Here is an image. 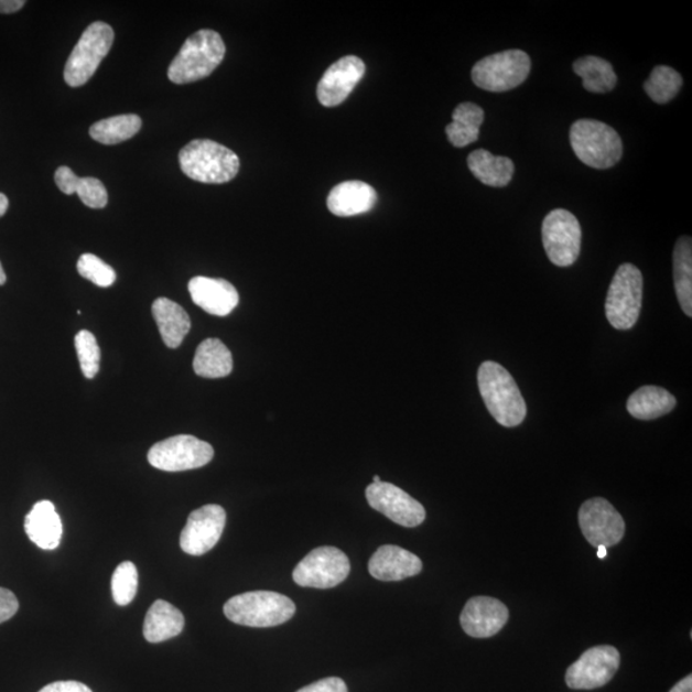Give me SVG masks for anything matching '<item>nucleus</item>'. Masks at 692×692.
Returning a JSON list of instances; mask_svg holds the SVG:
<instances>
[{"label": "nucleus", "mask_w": 692, "mask_h": 692, "mask_svg": "<svg viewBox=\"0 0 692 692\" xmlns=\"http://www.w3.org/2000/svg\"><path fill=\"white\" fill-rule=\"evenodd\" d=\"M478 389L495 421L505 428L521 424L527 407L513 376L497 361H484L477 374Z\"/></svg>", "instance_id": "nucleus-1"}, {"label": "nucleus", "mask_w": 692, "mask_h": 692, "mask_svg": "<svg viewBox=\"0 0 692 692\" xmlns=\"http://www.w3.org/2000/svg\"><path fill=\"white\" fill-rule=\"evenodd\" d=\"M226 46L221 35L204 29L186 39V42L169 67L170 82L191 84L208 77L221 65Z\"/></svg>", "instance_id": "nucleus-2"}, {"label": "nucleus", "mask_w": 692, "mask_h": 692, "mask_svg": "<svg viewBox=\"0 0 692 692\" xmlns=\"http://www.w3.org/2000/svg\"><path fill=\"white\" fill-rule=\"evenodd\" d=\"M180 167L188 179L203 184H225L240 170L238 154L214 140H193L181 149Z\"/></svg>", "instance_id": "nucleus-3"}, {"label": "nucleus", "mask_w": 692, "mask_h": 692, "mask_svg": "<svg viewBox=\"0 0 692 692\" xmlns=\"http://www.w3.org/2000/svg\"><path fill=\"white\" fill-rule=\"evenodd\" d=\"M296 607L290 597L273 592L236 595L225 604L227 619L240 626L266 628L284 625L294 617Z\"/></svg>", "instance_id": "nucleus-4"}, {"label": "nucleus", "mask_w": 692, "mask_h": 692, "mask_svg": "<svg viewBox=\"0 0 692 692\" xmlns=\"http://www.w3.org/2000/svg\"><path fill=\"white\" fill-rule=\"evenodd\" d=\"M570 140L577 159L588 167L607 170L623 159V139L607 123L579 120L572 125Z\"/></svg>", "instance_id": "nucleus-5"}, {"label": "nucleus", "mask_w": 692, "mask_h": 692, "mask_svg": "<svg viewBox=\"0 0 692 692\" xmlns=\"http://www.w3.org/2000/svg\"><path fill=\"white\" fill-rule=\"evenodd\" d=\"M115 42V31L106 22H94L84 31L66 62L65 82L71 88H80L97 73Z\"/></svg>", "instance_id": "nucleus-6"}, {"label": "nucleus", "mask_w": 692, "mask_h": 692, "mask_svg": "<svg viewBox=\"0 0 692 692\" xmlns=\"http://www.w3.org/2000/svg\"><path fill=\"white\" fill-rule=\"evenodd\" d=\"M644 279L636 266H619L610 282L605 314L616 329H630L639 320L642 306Z\"/></svg>", "instance_id": "nucleus-7"}, {"label": "nucleus", "mask_w": 692, "mask_h": 692, "mask_svg": "<svg viewBox=\"0 0 692 692\" xmlns=\"http://www.w3.org/2000/svg\"><path fill=\"white\" fill-rule=\"evenodd\" d=\"M531 60L519 50L495 53L472 68V80L487 91L502 93L517 88L529 77Z\"/></svg>", "instance_id": "nucleus-8"}, {"label": "nucleus", "mask_w": 692, "mask_h": 692, "mask_svg": "<svg viewBox=\"0 0 692 692\" xmlns=\"http://www.w3.org/2000/svg\"><path fill=\"white\" fill-rule=\"evenodd\" d=\"M210 444L192 435L172 436L156 443L148 453V461L156 469L183 472L207 466L214 459Z\"/></svg>", "instance_id": "nucleus-9"}, {"label": "nucleus", "mask_w": 692, "mask_h": 692, "mask_svg": "<svg viewBox=\"0 0 692 692\" xmlns=\"http://www.w3.org/2000/svg\"><path fill=\"white\" fill-rule=\"evenodd\" d=\"M541 234L550 262L558 267H570L577 261L582 230L579 219L570 210L550 212L542 221Z\"/></svg>", "instance_id": "nucleus-10"}, {"label": "nucleus", "mask_w": 692, "mask_h": 692, "mask_svg": "<svg viewBox=\"0 0 692 692\" xmlns=\"http://www.w3.org/2000/svg\"><path fill=\"white\" fill-rule=\"evenodd\" d=\"M349 573V558L340 549L321 547L296 565L293 580L302 587L332 588L348 579Z\"/></svg>", "instance_id": "nucleus-11"}, {"label": "nucleus", "mask_w": 692, "mask_h": 692, "mask_svg": "<svg viewBox=\"0 0 692 692\" xmlns=\"http://www.w3.org/2000/svg\"><path fill=\"white\" fill-rule=\"evenodd\" d=\"M582 533L593 547H615L625 537L624 517L608 500L590 499L582 505L579 513Z\"/></svg>", "instance_id": "nucleus-12"}, {"label": "nucleus", "mask_w": 692, "mask_h": 692, "mask_svg": "<svg viewBox=\"0 0 692 692\" xmlns=\"http://www.w3.org/2000/svg\"><path fill=\"white\" fill-rule=\"evenodd\" d=\"M619 663V651L609 645L588 649L577 662L569 668L565 682L573 690H594L605 686L615 678Z\"/></svg>", "instance_id": "nucleus-13"}, {"label": "nucleus", "mask_w": 692, "mask_h": 692, "mask_svg": "<svg viewBox=\"0 0 692 692\" xmlns=\"http://www.w3.org/2000/svg\"><path fill=\"white\" fill-rule=\"evenodd\" d=\"M366 498L369 507L408 529L422 525L426 518V510L420 501L390 483L367 486Z\"/></svg>", "instance_id": "nucleus-14"}, {"label": "nucleus", "mask_w": 692, "mask_h": 692, "mask_svg": "<svg viewBox=\"0 0 692 692\" xmlns=\"http://www.w3.org/2000/svg\"><path fill=\"white\" fill-rule=\"evenodd\" d=\"M225 526L226 512L221 506L208 505L196 509L188 516L181 532L180 547L188 555H204L217 545Z\"/></svg>", "instance_id": "nucleus-15"}, {"label": "nucleus", "mask_w": 692, "mask_h": 692, "mask_svg": "<svg viewBox=\"0 0 692 692\" xmlns=\"http://www.w3.org/2000/svg\"><path fill=\"white\" fill-rule=\"evenodd\" d=\"M365 74V62L356 56H346L335 62L318 83L320 104L328 108L340 106Z\"/></svg>", "instance_id": "nucleus-16"}, {"label": "nucleus", "mask_w": 692, "mask_h": 692, "mask_svg": "<svg viewBox=\"0 0 692 692\" xmlns=\"http://www.w3.org/2000/svg\"><path fill=\"white\" fill-rule=\"evenodd\" d=\"M509 619L505 604L490 596L472 597L462 610L461 625L468 636L487 639L502 630Z\"/></svg>", "instance_id": "nucleus-17"}, {"label": "nucleus", "mask_w": 692, "mask_h": 692, "mask_svg": "<svg viewBox=\"0 0 692 692\" xmlns=\"http://www.w3.org/2000/svg\"><path fill=\"white\" fill-rule=\"evenodd\" d=\"M187 288L193 302L214 316H229L239 304L238 290L224 279L196 277Z\"/></svg>", "instance_id": "nucleus-18"}, {"label": "nucleus", "mask_w": 692, "mask_h": 692, "mask_svg": "<svg viewBox=\"0 0 692 692\" xmlns=\"http://www.w3.org/2000/svg\"><path fill=\"white\" fill-rule=\"evenodd\" d=\"M422 561L415 554L397 545H382L371 556L368 571L379 581H403L420 575Z\"/></svg>", "instance_id": "nucleus-19"}, {"label": "nucleus", "mask_w": 692, "mask_h": 692, "mask_svg": "<svg viewBox=\"0 0 692 692\" xmlns=\"http://www.w3.org/2000/svg\"><path fill=\"white\" fill-rule=\"evenodd\" d=\"M377 193L364 181H346L335 186L327 198V207L337 217H353L371 210Z\"/></svg>", "instance_id": "nucleus-20"}, {"label": "nucleus", "mask_w": 692, "mask_h": 692, "mask_svg": "<svg viewBox=\"0 0 692 692\" xmlns=\"http://www.w3.org/2000/svg\"><path fill=\"white\" fill-rule=\"evenodd\" d=\"M25 531L29 539L43 550H54L60 547L63 526L52 501L36 502L25 518Z\"/></svg>", "instance_id": "nucleus-21"}, {"label": "nucleus", "mask_w": 692, "mask_h": 692, "mask_svg": "<svg viewBox=\"0 0 692 692\" xmlns=\"http://www.w3.org/2000/svg\"><path fill=\"white\" fill-rule=\"evenodd\" d=\"M152 313L163 343L170 349H177L192 328L186 311L167 298H159L152 305Z\"/></svg>", "instance_id": "nucleus-22"}, {"label": "nucleus", "mask_w": 692, "mask_h": 692, "mask_svg": "<svg viewBox=\"0 0 692 692\" xmlns=\"http://www.w3.org/2000/svg\"><path fill=\"white\" fill-rule=\"evenodd\" d=\"M184 626L183 613L167 602L156 601L147 613L143 632L147 641L156 644L179 636Z\"/></svg>", "instance_id": "nucleus-23"}, {"label": "nucleus", "mask_w": 692, "mask_h": 692, "mask_svg": "<svg viewBox=\"0 0 692 692\" xmlns=\"http://www.w3.org/2000/svg\"><path fill=\"white\" fill-rule=\"evenodd\" d=\"M468 169L478 181L491 187H505L515 175V163L508 156L477 149L468 155Z\"/></svg>", "instance_id": "nucleus-24"}, {"label": "nucleus", "mask_w": 692, "mask_h": 692, "mask_svg": "<svg viewBox=\"0 0 692 692\" xmlns=\"http://www.w3.org/2000/svg\"><path fill=\"white\" fill-rule=\"evenodd\" d=\"M678 400L663 388L642 387L628 398L627 411L634 419L651 421L673 411Z\"/></svg>", "instance_id": "nucleus-25"}, {"label": "nucleus", "mask_w": 692, "mask_h": 692, "mask_svg": "<svg viewBox=\"0 0 692 692\" xmlns=\"http://www.w3.org/2000/svg\"><path fill=\"white\" fill-rule=\"evenodd\" d=\"M193 367L204 379H223L233 372V354L221 340L212 337L196 349Z\"/></svg>", "instance_id": "nucleus-26"}, {"label": "nucleus", "mask_w": 692, "mask_h": 692, "mask_svg": "<svg viewBox=\"0 0 692 692\" xmlns=\"http://www.w3.org/2000/svg\"><path fill=\"white\" fill-rule=\"evenodd\" d=\"M54 181H56L62 193L80 196L86 207L101 209L107 206V188L98 179L78 177L73 170L62 166L56 171Z\"/></svg>", "instance_id": "nucleus-27"}, {"label": "nucleus", "mask_w": 692, "mask_h": 692, "mask_svg": "<svg viewBox=\"0 0 692 692\" xmlns=\"http://www.w3.org/2000/svg\"><path fill=\"white\" fill-rule=\"evenodd\" d=\"M673 278L675 294L681 309L692 317V241L690 236H682L675 242L673 251Z\"/></svg>", "instance_id": "nucleus-28"}, {"label": "nucleus", "mask_w": 692, "mask_h": 692, "mask_svg": "<svg viewBox=\"0 0 692 692\" xmlns=\"http://www.w3.org/2000/svg\"><path fill=\"white\" fill-rule=\"evenodd\" d=\"M573 71L582 78L587 91L604 94L617 85V75L612 63L599 57L586 56L573 63Z\"/></svg>", "instance_id": "nucleus-29"}, {"label": "nucleus", "mask_w": 692, "mask_h": 692, "mask_svg": "<svg viewBox=\"0 0 692 692\" xmlns=\"http://www.w3.org/2000/svg\"><path fill=\"white\" fill-rule=\"evenodd\" d=\"M141 125V118L137 115L115 116L94 123L89 133L100 144L115 145L136 137Z\"/></svg>", "instance_id": "nucleus-30"}, {"label": "nucleus", "mask_w": 692, "mask_h": 692, "mask_svg": "<svg viewBox=\"0 0 692 692\" xmlns=\"http://www.w3.org/2000/svg\"><path fill=\"white\" fill-rule=\"evenodd\" d=\"M682 84L678 71L668 66H657L651 71L649 80L644 84V90L656 104L666 105L678 96Z\"/></svg>", "instance_id": "nucleus-31"}, {"label": "nucleus", "mask_w": 692, "mask_h": 692, "mask_svg": "<svg viewBox=\"0 0 692 692\" xmlns=\"http://www.w3.org/2000/svg\"><path fill=\"white\" fill-rule=\"evenodd\" d=\"M139 585L137 565L132 562H123L116 569L112 576V596L118 605H129L136 599Z\"/></svg>", "instance_id": "nucleus-32"}, {"label": "nucleus", "mask_w": 692, "mask_h": 692, "mask_svg": "<svg viewBox=\"0 0 692 692\" xmlns=\"http://www.w3.org/2000/svg\"><path fill=\"white\" fill-rule=\"evenodd\" d=\"M75 348L84 376L88 380L94 379L99 372L100 365V348L96 336L88 329H83L75 336Z\"/></svg>", "instance_id": "nucleus-33"}, {"label": "nucleus", "mask_w": 692, "mask_h": 692, "mask_svg": "<svg viewBox=\"0 0 692 692\" xmlns=\"http://www.w3.org/2000/svg\"><path fill=\"white\" fill-rule=\"evenodd\" d=\"M77 271L86 280L99 288H109L117 279L116 271L111 266L101 261L97 256L85 253L77 261Z\"/></svg>", "instance_id": "nucleus-34"}, {"label": "nucleus", "mask_w": 692, "mask_h": 692, "mask_svg": "<svg viewBox=\"0 0 692 692\" xmlns=\"http://www.w3.org/2000/svg\"><path fill=\"white\" fill-rule=\"evenodd\" d=\"M485 120L484 109L475 104H462L454 109L453 122L463 128L479 130Z\"/></svg>", "instance_id": "nucleus-35"}, {"label": "nucleus", "mask_w": 692, "mask_h": 692, "mask_svg": "<svg viewBox=\"0 0 692 692\" xmlns=\"http://www.w3.org/2000/svg\"><path fill=\"white\" fill-rule=\"evenodd\" d=\"M447 140L455 148H464L476 143L479 130L463 128V126L452 122L446 126Z\"/></svg>", "instance_id": "nucleus-36"}, {"label": "nucleus", "mask_w": 692, "mask_h": 692, "mask_svg": "<svg viewBox=\"0 0 692 692\" xmlns=\"http://www.w3.org/2000/svg\"><path fill=\"white\" fill-rule=\"evenodd\" d=\"M18 610V597H15L11 590L0 587V624L11 619Z\"/></svg>", "instance_id": "nucleus-37"}, {"label": "nucleus", "mask_w": 692, "mask_h": 692, "mask_svg": "<svg viewBox=\"0 0 692 692\" xmlns=\"http://www.w3.org/2000/svg\"><path fill=\"white\" fill-rule=\"evenodd\" d=\"M296 692H348L346 683L339 678H328L312 683Z\"/></svg>", "instance_id": "nucleus-38"}, {"label": "nucleus", "mask_w": 692, "mask_h": 692, "mask_svg": "<svg viewBox=\"0 0 692 692\" xmlns=\"http://www.w3.org/2000/svg\"><path fill=\"white\" fill-rule=\"evenodd\" d=\"M39 692H93L88 686L77 681H58L46 685Z\"/></svg>", "instance_id": "nucleus-39"}, {"label": "nucleus", "mask_w": 692, "mask_h": 692, "mask_svg": "<svg viewBox=\"0 0 692 692\" xmlns=\"http://www.w3.org/2000/svg\"><path fill=\"white\" fill-rule=\"evenodd\" d=\"M23 6H25L23 0H0V13H15L19 12Z\"/></svg>", "instance_id": "nucleus-40"}, {"label": "nucleus", "mask_w": 692, "mask_h": 692, "mask_svg": "<svg viewBox=\"0 0 692 692\" xmlns=\"http://www.w3.org/2000/svg\"><path fill=\"white\" fill-rule=\"evenodd\" d=\"M670 692H692V678L688 675V678L681 680L678 685L673 686Z\"/></svg>", "instance_id": "nucleus-41"}, {"label": "nucleus", "mask_w": 692, "mask_h": 692, "mask_svg": "<svg viewBox=\"0 0 692 692\" xmlns=\"http://www.w3.org/2000/svg\"><path fill=\"white\" fill-rule=\"evenodd\" d=\"M8 207H10V202L4 194L0 193V217L7 214Z\"/></svg>", "instance_id": "nucleus-42"}, {"label": "nucleus", "mask_w": 692, "mask_h": 692, "mask_svg": "<svg viewBox=\"0 0 692 692\" xmlns=\"http://www.w3.org/2000/svg\"><path fill=\"white\" fill-rule=\"evenodd\" d=\"M608 553H607V548L605 547H597V558H601V560H604V558H607Z\"/></svg>", "instance_id": "nucleus-43"}, {"label": "nucleus", "mask_w": 692, "mask_h": 692, "mask_svg": "<svg viewBox=\"0 0 692 692\" xmlns=\"http://www.w3.org/2000/svg\"><path fill=\"white\" fill-rule=\"evenodd\" d=\"M7 281L6 272L3 270L2 263H0V286L4 285Z\"/></svg>", "instance_id": "nucleus-44"}, {"label": "nucleus", "mask_w": 692, "mask_h": 692, "mask_svg": "<svg viewBox=\"0 0 692 692\" xmlns=\"http://www.w3.org/2000/svg\"><path fill=\"white\" fill-rule=\"evenodd\" d=\"M379 483H381L380 476H375L374 477V484H379Z\"/></svg>", "instance_id": "nucleus-45"}]
</instances>
